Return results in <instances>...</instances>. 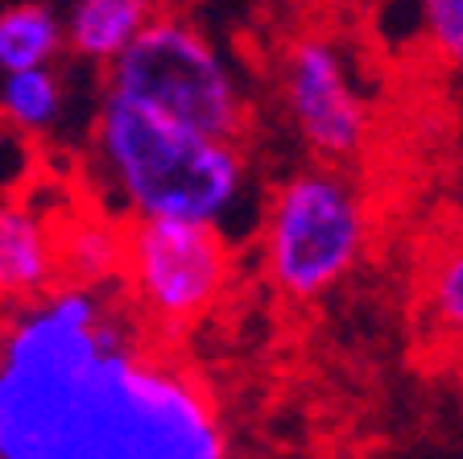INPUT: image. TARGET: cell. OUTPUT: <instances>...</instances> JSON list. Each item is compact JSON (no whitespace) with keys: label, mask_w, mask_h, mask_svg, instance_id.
Listing matches in <instances>:
<instances>
[{"label":"cell","mask_w":463,"mask_h":459,"mask_svg":"<svg viewBox=\"0 0 463 459\" xmlns=\"http://www.w3.org/2000/svg\"><path fill=\"white\" fill-rule=\"evenodd\" d=\"M0 459H228V435L125 282H58L0 315Z\"/></svg>","instance_id":"cell-1"},{"label":"cell","mask_w":463,"mask_h":459,"mask_svg":"<svg viewBox=\"0 0 463 459\" xmlns=\"http://www.w3.org/2000/svg\"><path fill=\"white\" fill-rule=\"evenodd\" d=\"M108 96L203 137L236 141L244 129V96L228 62L178 17H154L108 62Z\"/></svg>","instance_id":"cell-3"},{"label":"cell","mask_w":463,"mask_h":459,"mask_svg":"<svg viewBox=\"0 0 463 459\" xmlns=\"http://www.w3.org/2000/svg\"><path fill=\"white\" fill-rule=\"evenodd\" d=\"M67 33L62 21L33 0H21L0 13V71H29V67H50L62 50Z\"/></svg>","instance_id":"cell-10"},{"label":"cell","mask_w":463,"mask_h":459,"mask_svg":"<svg viewBox=\"0 0 463 459\" xmlns=\"http://www.w3.org/2000/svg\"><path fill=\"white\" fill-rule=\"evenodd\" d=\"M422 306L443 335L463 339V236L443 244L422 273Z\"/></svg>","instance_id":"cell-12"},{"label":"cell","mask_w":463,"mask_h":459,"mask_svg":"<svg viewBox=\"0 0 463 459\" xmlns=\"http://www.w3.org/2000/svg\"><path fill=\"white\" fill-rule=\"evenodd\" d=\"M96 153L137 220L215 224L244 186V158L228 137H203L174 120L104 96Z\"/></svg>","instance_id":"cell-2"},{"label":"cell","mask_w":463,"mask_h":459,"mask_svg":"<svg viewBox=\"0 0 463 459\" xmlns=\"http://www.w3.org/2000/svg\"><path fill=\"white\" fill-rule=\"evenodd\" d=\"M422 25L430 46L451 67H463V0H422Z\"/></svg>","instance_id":"cell-13"},{"label":"cell","mask_w":463,"mask_h":459,"mask_svg":"<svg viewBox=\"0 0 463 459\" xmlns=\"http://www.w3.org/2000/svg\"><path fill=\"white\" fill-rule=\"evenodd\" d=\"M286 112L298 137L327 162H344L364 145L368 108L356 83L347 75V62L331 42L298 38L281 67Z\"/></svg>","instance_id":"cell-6"},{"label":"cell","mask_w":463,"mask_h":459,"mask_svg":"<svg viewBox=\"0 0 463 459\" xmlns=\"http://www.w3.org/2000/svg\"><path fill=\"white\" fill-rule=\"evenodd\" d=\"M154 17L157 0H75L62 33L79 58L112 62Z\"/></svg>","instance_id":"cell-8"},{"label":"cell","mask_w":463,"mask_h":459,"mask_svg":"<svg viewBox=\"0 0 463 459\" xmlns=\"http://www.w3.org/2000/svg\"><path fill=\"white\" fill-rule=\"evenodd\" d=\"M0 112L17 133H42L62 112V83L50 67L9 71L0 83Z\"/></svg>","instance_id":"cell-11"},{"label":"cell","mask_w":463,"mask_h":459,"mask_svg":"<svg viewBox=\"0 0 463 459\" xmlns=\"http://www.w3.org/2000/svg\"><path fill=\"white\" fill-rule=\"evenodd\" d=\"M232 273V257L220 228L203 220H137L125 232L128 298L162 331L207 315L220 302Z\"/></svg>","instance_id":"cell-5"},{"label":"cell","mask_w":463,"mask_h":459,"mask_svg":"<svg viewBox=\"0 0 463 459\" xmlns=\"http://www.w3.org/2000/svg\"><path fill=\"white\" fill-rule=\"evenodd\" d=\"M58 232V273L62 282H108L125 265V232L112 220H79Z\"/></svg>","instance_id":"cell-9"},{"label":"cell","mask_w":463,"mask_h":459,"mask_svg":"<svg viewBox=\"0 0 463 459\" xmlns=\"http://www.w3.org/2000/svg\"><path fill=\"white\" fill-rule=\"evenodd\" d=\"M368 236L364 199L344 174L302 170L281 182L265 224V269L289 298H315L356 265Z\"/></svg>","instance_id":"cell-4"},{"label":"cell","mask_w":463,"mask_h":459,"mask_svg":"<svg viewBox=\"0 0 463 459\" xmlns=\"http://www.w3.org/2000/svg\"><path fill=\"white\" fill-rule=\"evenodd\" d=\"M58 232L29 203H0V298L25 302L58 286Z\"/></svg>","instance_id":"cell-7"}]
</instances>
